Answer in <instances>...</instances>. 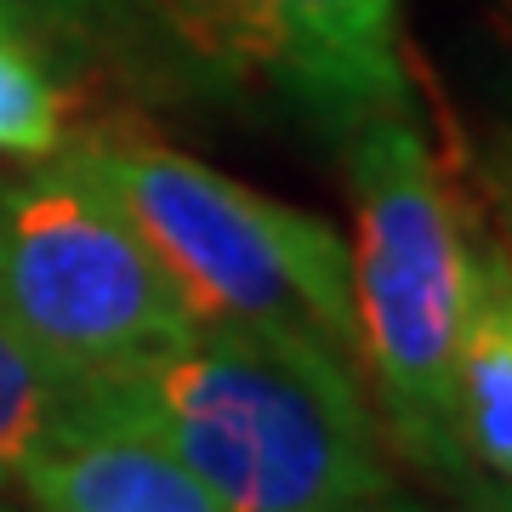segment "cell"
Listing matches in <instances>:
<instances>
[{
    "label": "cell",
    "instance_id": "cell-3",
    "mask_svg": "<svg viewBox=\"0 0 512 512\" xmlns=\"http://www.w3.org/2000/svg\"><path fill=\"white\" fill-rule=\"evenodd\" d=\"M74 154L114 188L200 325L296 336L359 365L348 245L325 217L268 200L143 131L86 137Z\"/></svg>",
    "mask_w": 512,
    "mask_h": 512
},
{
    "label": "cell",
    "instance_id": "cell-1",
    "mask_svg": "<svg viewBox=\"0 0 512 512\" xmlns=\"http://www.w3.org/2000/svg\"><path fill=\"white\" fill-rule=\"evenodd\" d=\"M80 399L148 427L222 512L399 507L353 365L296 336L194 325Z\"/></svg>",
    "mask_w": 512,
    "mask_h": 512
},
{
    "label": "cell",
    "instance_id": "cell-8",
    "mask_svg": "<svg viewBox=\"0 0 512 512\" xmlns=\"http://www.w3.org/2000/svg\"><path fill=\"white\" fill-rule=\"evenodd\" d=\"M63 131H69V97L57 92L46 63L0 12V154L46 160L63 148Z\"/></svg>",
    "mask_w": 512,
    "mask_h": 512
},
{
    "label": "cell",
    "instance_id": "cell-2",
    "mask_svg": "<svg viewBox=\"0 0 512 512\" xmlns=\"http://www.w3.org/2000/svg\"><path fill=\"white\" fill-rule=\"evenodd\" d=\"M348 188L359 245L353 274V348L365 365L399 456L456 484L467 450L456 433V348L467 319L473 234L444 188L433 148L399 109L353 120Z\"/></svg>",
    "mask_w": 512,
    "mask_h": 512
},
{
    "label": "cell",
    "instance_id": "cell-13",
    "mask_svg": "<svg viewBox=\"0 0 512 512\" xmlns=\"http://www.w3.org/2000/svg\"><path fill=\"white\" fill-rule=\"evenodd\" d=\"M490 512H512V501H501V507H490Z\"/></svg>",
    "mask_w": 512,
    "mask_h": 512
},
{
    "label": "cell",
    "instance_id": "cell-5",
    "mask_svg": "<svg viewBox=\"0 0 512 512\" xmlns=\"http://www.w3.org/2000/svg\"><path fill=\"white\" fill-rule=\"evenodd\" d=\"M40 512H222L148 427L74 393L18 467Z\"/></svg>",
    "mask_w": 512,
    "mask_h": 512
},
{
    "label": "cell",
    "instance_id": "cell-7",
    "mask_svg": "<svg viewBox=\"0 0 512 512\" xmlns=\"http://www.w3.org/2000/svg\"><path fill=\"white\" fill-rule=\"evenodd\" d=\"M456 433L467 461L512 478V268L490 234L473 239L467 319L456 348Z\"/></svg>",
    "mask_w": 512,
    "mask_h": 512
},
{
    "label": "cell",
    "instance_id": "cell-6",
    "mask_svg": "<svg viewBox=\"0 0 512 512\" xmlns=\"http://www.w3.org/2000/svg\"><path fill=\"white\" fill-rule=\"evenodd\" d=\"M291 35L302 103L330 120H370L404 103L399 0H256Z\"/></svg>",
    "mask_w": 512,
    "mask_h": 512
},
{
    "label": "cell",
    "instance_id": "cell-15",
    "mask_svg": "<svg viewBox=\"0 0 512 512\" xmlns=\"http://www.w3.org/2000/svg\"><path fill=\"white\" fill-rule=\"evenodd\" d=\"M393 512H404V507H393Z\"/></svg>",
    "mask_w": 512,
    "mask_h": 512
},
{
    "label": "cell",
    "instance_id": "cell-12",
    "mask_svg": "<svg viewBox=\"0 0 512 512\" xmlns=\"http://www.w3.org/2000/svg\"><path fill=\"white\" fill-rule=\"evenodd\" d=\"M52 6H80V12H92V6H109V0H52Z\"/></svg>",
    "mask_w": 512,
    "mask_h": 512
},
{
    "label": "cell",
    "instance_id": "cell-9",
    "mask_svg": "<svg viewBox=\"0 0 512 512\" xmlns=\"http://www.w3.org/2000/svg\"><path fill=\"white\" fill-rule=\"evenodd\" d=\"M69 382L52 376L12 330L0 325V478H18L40 433L69 410Z\"/></svg>",
    "mask_w": 512,
    "mask_h": 512
},
{
    "label": "cell",
    "instance_id": "cell-10",
    "mask_svg": "<svg viewBox=\"0 0 512 512\" xmlns=\"http://www.w3.org/2000/svg\"><path fill=\"white\" fill-rule=\"evenodd\" d=\"M490 194H495V251L507 256V268H512V137H501L495 143V160H490Z\"/></svg>",
    "mask_w": 512,
    "mask_h": 512
},
{
    "label": "cell",
    "instance_id": "cell-11",
    "mask_svg": "<svg viewBox=\"0 0 512 512\" xmlns=\"http://www.w3.org/2000/svg\"><path fill=\"white\" fill-rule=\"evenodd\" d=\"M484 35H490V46L501 52V63H507V97H512V0H495L490 6Z\"/></svg>",
    "mask_w": 512,
    "mask_h": 512
},
{
    "label": "cell",
    "instance_id": "cell-14",
    "mask_svg": "<svg viewBox=\"0 0 512 512\" xmlns=\"http://www.w3.org/2000/svg\"><path fill=\"white\" fill-rule=\"evenodd\" d=\"M0 512H12V507H0Z\"/></svg>",
    "mask_w": 512,
    "mask_h": 512
},
{
    "label": "cell",
    "instance_id": "cell-4",
    "mask_svg": "<svg viewBox=\"0 0 512 512\" xmlns=\"http://www.w3.org/2000/svg\"><path fill=\"white\" fill-rule=\"evenodd\" d=\"M0 325L80 393L183 342L200 319L114 188L57 148L0 183Z\"/></svg>",
    "mask_w": 512,
    "mask_h": 512
}]
</instances>
